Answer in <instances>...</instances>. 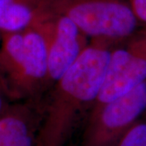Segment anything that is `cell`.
<instances>
[{"mask_svg":"<svg viewBox=\"0 0 146 146\" xmlns=\"http://www.w3.org/2000/svg\"><path fill=\"white\" fill-rule=\"evenodd\" d=\"M114 45L91 40L76 61L42 97L43 120L36 146H66L97 101Z\"/></svg>","mask_w":146,"mask_h":146,"instance_id":"6da1fadb","label":"cell"},{"mask_svg":"<svg viewBox=\"0 0 146 146\" xmlns=\"http://www.w3.org/2000/svg\"><path fill=\"white\" fill-rule=\"evenodd\" d=\"M47 76L46 46L34 28L1 33L0 89L10 102L41 99Z\"/></svg>","mask_w":146,"mask_h":146,"instance_id":"7a4b0ae2","label":"cell"},{"mask_svg":"<svg viewBox=\"0 0 146 146\" xmlns=\"http://www.w3.org/2000/svg\"><path fill=\"white\" fill-rule=\"evenodd\" d=\"M42 7L71 19L90 41L115 45L141 27L131 0H46Z\"/></svg>","mask_w":146,"mask_h":146,"instance_id":"3957f363","label":"cell"},{"mask_svg":"<svg viewBox=\"0 0 146 146\" xmlns=\"http://www.w3.org/2000/svg\"><path fill=\"white\" fill-rule=\"evenodd\" d=\"M146 112V82L130 92L93 107L84 120L78 146H115Z\"/></svg>","mask_w":146,"mask_h":146,"instance_id":"277c9868","label":"cell"},{"mask_svg":"<svg viewBox=\"0 0 146 146\" xmlns=\"http://www.w3.org/2000/svg\"><path fill=\"white\" fill-rule=\"evenodd\" d=\"M29 26L40 33L46 46V94L89 46L90 39L71 19L43 7Z\"/></svg>","mask_w":146,"mask_h":146,"instance_id":"5b68a950","label":"cell"},{"mask_svg":"<svg viewBox=\"0 0 146 146\" xmlns=\"http://www.w3.org/2000/svg\"><path fill=\"white\" fill-rule=\"evenodd\" d=\"M145 82L146 26H141L111 48L103 82L93 107L115 99Z\"/></svg>","mask_w":146,"mask_h":146,"instance_id":"8992f818","label":"cell"},{"mask_svg":"<svg viewBox=\"0 0 146 146\" xmlns=\"http://www.w3.org/2000/svg\"><path fill=\"white\" fill-rule=\"evenodd\" d=\"M42 120L41 99L11 102L0 115V146H36Z\"/></svg>","mask_w":146,"mask_h":146,"instance_id":"52a82bcc","label":"cell"},{"mask_svg":"<svg viewBox=\"0 0 146 146\" xmlns=\"http://www.w3.org/2000/svg\"><path fill=\"white\" fill-rule=\"evenodd\" d=\"M46 0H0V33L22 30L31 25Z\"/></svg>","mask_w":146,"mask_h":146,"instance_id":"ba28073f","label":"cell"},{"mask_svg":"<svg viewBox=\"0 0 146 146\" xmlns=\"http://www.w3.org/2000/svg\"><path fill=\"white\" fill-rule=\"evenodd\" d=\"M115 146H146V112L121 136Z\"/></svg>","mask_w":146,"mask_h":146,"instance_id":"9c48e42d","label":"cell"},{"mask_svg":"<svg viewBox=\"0 0 146 146\" xmlns=\"http://www.w3.org/2000/svg\"><path fill=\"white\" fill-rule=\"evenodd\" d=\"M132 9L141 26H146V0H131Z\"/></svg>","mask_w":146,"mask_h":146,"instance_id":"30bf717a","label":"cell"},{"mask_svg":"<svg viewBox=\"0 0 146 146\" xmlns=\"http://www.w3.org/2000/svg\"><path fill=\"white\" fill-rule=\"evenodd\" d=\"M10 103V102L6 98L5 95L0 89V115L3 114V112L5 110L6 108L7 107V106Z\"/></svg>","mask_w":146,"mask_h":146,"instance_id":"8fae6325","label":"cell"},{"mask_svg":"<svg viewBox=\"0 0 146 146\" xmlns=\"http://www.w3.org/2000/svg\"><path fill=\"white\" fill-rule=\"evenodd\" d=\"M0 41H1V33H0Z\"/></svg>","mask_w":146,"mask_h":146,"instance_id":"7c38bea8","label":"cell"}]
</instances>
